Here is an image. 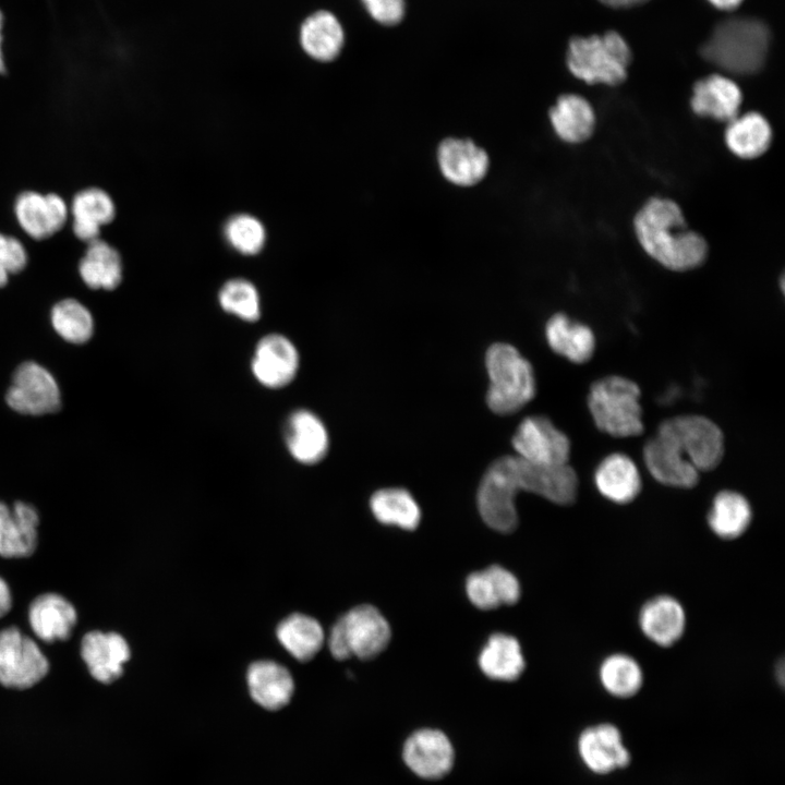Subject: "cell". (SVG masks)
Listing matches in <instances>:
<instances>
[{
  "label": "cell",
  "mask_w": 785,
  "mask_h": 785,
  "mask_svg": "<svg viewBox=\"0 0 785 785\" xmlns=\"http://www.w3.org/2000/svg\"><path fill=\"white\" fill-rule=\"evenodd\" d=\"M654 435L676 459L700 473L714 470L724 457V434L704 415L681 414L666 419Z\"/></svg>",
  "instance_id": "5"
},
{
  "label": "cell",
  "mask_w": 785,
  "mask_h": 785,
  "mask_svg": "<svg viewBox=\"0 0 785 785\" xmlns=\"http://www.w3.org/2000/svg\"><path fill=\"white\" fill-rule=\"evenodd\" d=\"M752 507L745 495L733 490L720 491L712 499L706 520L720 539L732 541L741 536L752 521Z\"/></svg>",
  "instance_id": "29"
},
{
  "label": "cell",
  "mask_w": 785,
  "mask_h": 785,
  "mask_svg": "<svg viewBox=\"0 0 785 785\" xmlns=\"http://www.w3.org/2000/svg\"><path fill=\"white\" fill-rule=\"evenodd\" d=\"M290 456L302 464H316L328 452L329 436L324 422L307 409L291 412L283 430Z\"/></svg>",
  "instance_id": "18"
},
{
  "label": "cell",
  "mask_w": 785,
  "mask_h": 785,
  "mask_svg": "<svg viewBox=\"0 0 785 785\" xmlns=\"http://www.w3.org/2000/svg\"><path fill=\"white\" fill-rule=\"evenodd\" d=\"M80 653L90 676L105 685L122 676L123 665L131 656L130 647L121 635L100 630H92L83 636Z\"/></svg>",
  "instance_id": "14"
},
{
  "label": "cell",
  "mask_w": 785,
  "mask_h": 785,
  "mask_svg": "<svg viewBox=\"0 0 785 785\" xmlns=\"http://www.w3.org/2000/svg\"><path fill=\"white\" fill-rule=\"evenodd\" d=\"M631 60L625 39L609 31L590 37H573L568 46L567 65L570 72L588 84L617 85L627 76Z\"/></svg>",
  "instance_id": "7"
},
{
  "label": "cell",
  "mask_w": 785,
  "mask_h": 785,
  "mask_svg": "<svg viewBox=\"0 0 785 785\" xmlns=\"http://www.w3.org/2000/svg\"><path fill=\"white\" fill-rule=\"evenodd\" d=\"M635 229L644 251L668 269L696 268L708 255L705 240L687 228L680 207L671 200H649L635 218Z\"/></svg>",
  "instance_id": "2"
},
{
  "label": "cell",
  "mask_w": 785,
  "mask_h": 785,
  "mask_svg": "<svg viewBox=\"0 0 785 785\" xmlns=\"http://www.w3.org/2000/svg\"><path fill=\"white\" fill-rule=\"evenodd\" d=\"M436 161L442 176L462 188L480 183L490 169L488 154L471 138H444L437 146Z\"/></svg>",
  "instance_id": "13"
},
{
  "label": "cell",
  "mask_w": 785,
  "mask_h": 785,
  "mask_svg": "<svg viewBox=\"0 0 785 785\" xmlns=\"http://www.w3.org/2000/svg\"><path fill=\"white\" fill-rule=\"evenodd\" d=\"M224 235L227 243L243 255L259 253L266 241L264 225L259 219L249 214H238L230 217L224 227Z\"/></svg>",
  "instance_id": "40"
},
{
  "label": "cell",
  "mask_w": 785,
  "mask_h": 785,
  "mask_svg": "<svg viewBox=\"0 0 785 785\" xmlns=\"http://www.w3.org/2000/svg\"><path fill=\"white\" fill-rule=\"evenodd\" d=\"M579 479L572 467L542 466L518 456L496 459L484 473L478 490V508L492 529L509 533L518 524L515 497L524 491L554 504L567 506L578 496Z\"/></svg>",
  "instance_id": "1"
},
{
  "label": "cell",
  "mask_w": 785,
  "mask_h": 785,
  "mask_svg": "<svg viewBox=\"0 0 785 785\" xmlns=\"http://www.w3.org/2000/svg\"><path fill=\"white\" fill-rule=\"evenodd\" d=\"M2 20H3V17H2V14H1V12H0V73H4V72H5V64H4V59H3V53H2V47H1V46H2V34H1Z\"/></svg>",
  "instance_id": "46"
},
{
  "label": "cell",
  "mask_w": 785,
  "mask_h": 785,
  "mask_svg": "<svg viewBox=\"0 0 785 785\" xmlns=\"http://www.w3.org/2000/svg\"><path fill=\"white\" fill-rule=\"evenodd\" d=\"M14 213L21 228L33 239L49 238L62 229L69 210L63 198L57 194L34 191L21 193L14 204Z\"/></svg>",
  "instance_id": "15"
},
{
  "label": "cell",
  "mask_w": 785,
  "mask_h": 785,
  "mask_svg": "<svg viewBox=\"0 0 785 785\" xmlns=\"http://www.w3.org/2000/svg\"><path fill=\"white\" fill-rule=\"evenodd\" d=\"M27 252L20 240L0 233V287L7 285L9 276L25 268Z\"/></svg>",
  "instance_id": "41"
},
{
  "label": "cell",
  "mask_w": 785,
  "mask_h": 785,
  "mask_svg": "<svg viewBox=\"0 0 785 785\" xmlns=\"http://www.w3.org/2000/svg\"><path fill=\"white\" fill-rule=\"evenodd\" d=\"M299 41L312 59L328 62L336 59L345 43V33L338 19L329 11L319 10L302 22Z\"/></svg>",
  "instance_id": "27"
},
{
  "label": "cell",
  "mask_w": 785,
  "mask_h": 785,
  "mask_svg": "<svg viewBox=\"0 0 785 785\" xmlns=\"http://www.w3.org/2000/svg\"><path fill=\"white\" fill-rule=\"evenodd\" d=\"M299 367V351L288 337L273 333L256 343L251 371L262 386L269 389L286 387L295 378Z\"/></svg>",
  "instance_id": "12"
},
{
  "label": "cell",
  "mask_w": 785,
  "mask_h": 785,
  "mask_svg": "<svg viewBox=\"0 0 785 785\" xmlns=\"http://www.w3.org/2000/svg\"><path fill=\"white\" fill-rule=\"evenodd\" d=\"M12 606V595L8 583L0 577V618L5 616Z\"/></svg>",
  "instance_id": "43"
},
{
  "label": "cell",
  "mask_w": 785,
  "mask_h": 785,
  "mask_svg": "<svg viewBox=\"0 0 785 785\" xmlns=\"http://www.w3.org/2000/svg\"><path fill=\"white\" fill-rule=\"evenodd\" d=\"M599 680L603 689L616 698H630L643 685V671L638 661L626 653H613L600 664Z\"/></svg>",
  "instance_id": "37"
},
{
  "label": "cell",
  "mask_w": 785,
  "mask_h": 785,
  "mask_svg": "<svg viewBox=\"0 0 785 785\" xmlns=\"http://www.w3.org/2000/svg\"><path fill=\"white\" fill-rule=\"evenodd\" d=\"M741 100V92L735 82L712 74L695 84L690 104L699 116L730 121L737 116Z\"/></svg>",
  "instance_id": "25"
},
{
  "label": "cell",
  "mask_w": 785,
  "mask_h": 785,
  "mask_svg": "<svg viewBox=\"0 0 785 785\" xmlns=\"http://www.w3.org/2000/svg\"><path fill=\"white\" fill-rule=\"evenodd\" d=\"M48 672L49 661L32 638L15 626L0 630V684L3 687L32 688Z\"/></svg>",
  "instance_id": "9"
},
{
  "label": "cell",
  "mask_w": 785,
  "mask_h": 785,
  "mask_svg": "<svg viewBox=\"0 0 785 785\" xmlns=\"http://www.w3.org/2000/svg\"><path fill=\"white\" fill-rule=\"evenodd\" d=\"M600 1L612 8H629V7H633V5L643 3L648 0H600Z\"/></svg>",
  "instance_id": "44"
},
{
  "label": "cell",
  "mask_w": 785,
  "mask_h": 785,
  "mask_svg": "<svg viewBox=\"0 0 785 785\" xmlns=\"http://www.w3.org/2000/svg\"><path fill=\"white\" fill-rule=\"evenodd\" d=\"M545 337L555 353L576 364L587 363L595 352L596 339L591 327L564 313H556L547 321Z\"/></svg>",
  "instance_id": "23"
},
{
  "label": "cell",
  "mask_w": 785,
  "mask_h": 785,
  "mask_svg": "<svg viewBox=\"0 0 785 785\" xmlns=\"http://www.w3.org/2000/svg\"><path fill=\"white\" fill-rule=\"evenodd\" d=\"M391 630L381 612L369 604L353 607L330 630L328 648L337 660L375 657L388 645Z\"/></svg>",
  "instance_id": "8"
},
{
  "label": "cell",
  "mask_w": 785,
  "mask_h": 785,
  "mask_svg": "<svg viewBox=\"0 0 785 785\" xmlns=\"http://www.w3.org/2000/svg\"><path fill=\"white\" fill-rule=\"evenodd\" d=\"M403 759L419 776L437 778L450 770L454 750L444 733L426 728L413 733L407 739Z\"/></svg>",
  "instance_id": "19"
},
{
  "label": "cell",
  "mask_w": 785,
  "mask_h": 785,
  "mask_svg": "<svg viewBox=\"0 0 785 785\" xmlns=\"http://www.w3.org/2000/svg\"><path fill=\"white\" fill-rule=\"evenodd\" d=\"M485 365L490 377L486 402L494 413H515L533 399L532 365L515 347L504 342L492 345L486 351Z\"/></svg>",
  "instance_id": "6"
},
{
  "label": "cell",
  "mask_w": 785,
  "mask_h": 785,
  "mask_svg": "<svg viewBox=\"0 0 785 785\" xmlns=\"http://www.w3.org/2000/svg\"><path fill=\"white\" fill-rule=\"evenodd\" d=\"M714 7L721 10H733L738 7L742 0H708Z\"/></svg>",
  "instance_id": "45"
},
{
  "label": "cell",
  "mask_w": 785,
  "mask_h": 785,
  "mask_svg": "<svg viewBox=\"0 0 785 785\" xmlns=\"http://www.w3.org/2000/svg\"><path fill=\"white\" fill-rule=\"evenodd\" d=\"M466 591L471 603L484 611L503 604H515L520 597V584L516 576L497 565L471 573L466 582Z\"/></svg>",
  "instance_id": "26"
},
{
  "label": "cell",
  "mask_w": 785,
  "mask_h": 785,
  "mask_svg": "<svg viewBox=\"0 0 785 785\" xmlns=\"http://www.w3.org/2000/svg\"><path fill=\"white\" fill-rule=\"evenodd\" d=\"M479 665L492 679H517L524 669V659L518 640L505 633L491 636L480 653Z\"/></svg>",
  "instance_id": "33"
},
{
  "label": "cell",
  "mask_w": 785,
  "mask_h": 785,
  "mask_svg": "<svg viewBox=\"0 0 785 785\" xmlns=\"http://www.w3.org/2000/svg\"><path fill=\"white\" fill-rule=\"evenodd\" d=\"M369 14L378 23L392 25L404 14L403 0H361Z\"/></svg>",
  "instance_id": "42"
},
{
  "label": "cell",
  "mask_w": 785,
  "mask_h": 785,
  "mask_svg": "<svg viewBox=\"0 0 785 785\" xmlns=\"http://www.w3.org/2000/svg\"><path fill=\"white\" fill-rule=\"evenodd\" d=\"M246 680L252 699L266 710L282 709L292 698V676L285 666L276 662H254L247 669Z\"/></svg>",
  "instance_id": "24"
},
{
  "label": "cell",
  "mask_w": 785,
  "mask_h": 785,
  "mask_svg": "<svg viewBox=\"0 0 785 785\" xmlns=\"http://www.w3.org/2000/svg\"><path fill=\"white\" fill-rule=\"evenodd\" d=\"M218 302L227 314L247 323L258 321L262 314L258 290L244 278L226 281L218 292Z\"/></svg>",
  "instance_id": "38"
},
{
  "label": "cell",
  "mask_w": 785,
  "mask_h": 785,
  "mask_svg": "<svg viewBox=\"0 0 785 785\" xmlns=\"http://www.w3.org/2000/svg\"><path fill=\"white\" fill-rule=\"evenodd\" d=\"M370 507L374 517L384 524L413 530L420 523V507L404 488L391 487L375 492L370 499Z\"/></svg>",
  "instance_id": "36"
},
{
  "label": "cell",
  "mask_w": 785,
  "mask_h": 785,
  "mask_svg": "<svg viewBox=\"0 0 785 785\" xmlns=\"http://www.w3.org/2000/svg\"><path fill=\"white\" fill-rule=\"evenodd\" d=\"M594 485L607 500L626 505L635 500L642 490V478L635 461L624 452L604 457L595 468Z\"/></svg>",
  "instance_id": "21"
},
{
  "label": "cell",
  "mask_w": 785,
  "mask_h": 785,
  "mask_svg": "<svg viewBox=\"0 0 785 785\" xmlns=\"http://www.w3.org/2000/svg\"><path fill=\"white\" fill-rule=\"evenodd\" d=\"M5 401L14 411L41 415L59 410L61 394L52 374L36 362H24L13 374Z\"/></svg>",
  "instance_id": "10"
},
{
  "label": "cell",
  "mask_w": 785,
  "mask_h": 785,
  "mask_svg": "<svg viewBox=\"0 0 785 785\" xmlns=\"http://www.w3.org/2000/svg\"><path fill=\"white\" fill-rule=\"evenodd\" d=\"M640 399L641 389L636 382L620 375H607L591 384L587 406L597 430L626 438L639 436L644 431Z\"/></svg>",
  "instance_id": "4"
},
{
  "label": "cell",
  "mask_w": 785,
  "mask_h": 785,
  "mask_svg": "<svg viewBox=\"0 0 785 785\" xmlns=\"http://www.w3.org/2000/svg\"><path fill=\"white\" fill-rule=\"evenodd\" d=\"M728 122L725 142L735 155L741 158H756L766 152L772 140V130L762 114L748 112L740 117L736 116Z\"/></svg>",
  "instance_id": "34"
},
{
  "label": "cell",
  "mask_w": 785,
  "mask_h": 785,
  "mask_svg": "<svg viewBox=\"0 0 785 785\" xmlns=\"http://www.w3.org/2000/svg\"><path fill=\"white\" fill-rule=\"evenodd\" d=\"M642 456L648 472L662 485L692 488L699 483L700 472L677 460L655 435L645 442Z\"/></svg>",
  "instance_id": "32"
},
{
  "label": "cell",
  "mask_w": 785,
  "mask_h": 785,
  "mask_svg": "<svg viewBox=\"0 0 785 785\" xmlns=\"http://www.w3.org/2000/svg\"><path fill=\"white\" fill-rule=\"evenodd\" d=\"M50 317L55 330L69 342L83 343L93 335L90 312L74 299H64L55 304Z\"/></svg>",
  "instance_id": "39"
},
{
  "label": "cell",
  "mask_w": 785,
  "mask_h": 785,
  "mask_svg": "<svg viewBox=\"0 0 785 785\" xmlns=\"http://www.w3.org/2000/svg\"><path fill=\"white\" fill-rule=\"evenodd\" d=\"M71 214L75 237L89 243L99 239L100 228L113 220L116 206L107 192L89 188L73 197Z\"/></svg>",
  "instance_id": "28"
},
{
  "label": "cell",
  "mask_w": 785,
  "mask_h": 785,
  "mask_svg": "<svg viewBox=\"0 0 785 785\" xmlns=\"http://www.w3.org/2000/svg\"><path fill=\"white\" fill-rule=\"evenodd\" d=\"M578 749L584 764L599 774L625 768L630 760L619 729L609 723L585 728L579 737Z\"/></svg>",
  "instance_id": "20"
},
{
  "label": "cell",
  "mask_w": 785,
  "mask_h": 785,
  "mask_svg": "<svg viewBox=\"0 0 785 785\" xmlns=\"http://www.w3.org/2000/svg\"><path fill=\"white\" fill-rule=\"evenodd\" d=\"M517 456L542 466L567 464L571 444L568 436L544 415L526 418L512 436Z\"/></svg>",
  "instance_id": "11"
},
{
  "label": "cell",
  "mask_w": 785,
  "mask_h": 785,
  "mask_svg": "<svg viewBox=\"0 0 785 785\" xmlns=\"http://www.w3.org/2000/svg\"><path fill=\"white\" fill-rule=\"evenodd\" d=\"M277 638L294 659L306 662L321 650L324 631L315 618L295 613L278 625Z\"/></svg>",
  "instance_id": "35"
},
{
  "label": "cell",
  "mask_w": 785,
  "mask_h": 785,
  "mask_svg": "<svg viewBox=\"0 0 785 785\" xmlns=\"http://www.w3.org/2000/svg\"><path fill=\"white\" fill-rule=\"evenodd\" d=\"M769 45L770 32L762 21L732 17L714 27L700 52L706 61L725 71L747 75L762 68Z\"/></svg>",
  "instance_id": "3"
},
{
  "label": "cell",
  "mask_w": 785,
  "mask_h": 785,
  "mask_svg": "<svg viewBox=\"0 0 785 785\" xmlns=\"http://www.w3.org/2000/svg\"><path fill=\"white\" fill-rule=\"evenodd\" d=\"M76 621L75 607L61 594L43 593L29 604V626L36 637L47 643L68 640Z\"/></svg>",
  "instance_id": "22"
},
{
  "label": "cell",
  "mask_w": 785,
  "mask_h": 785,
  "mask_svg": "<svg viewBox=\"0 0 785 785\" xmlns=\"http://www.w3.org/2000/svg\"><path fill=\"white\" fill-rule=\"evenodd\" d=\"M550 120L556 135L567 143L588 140L594 130L595 114L591 105L575 94L561 95L550 110Z\"/></svg>",
  "instance_id": "30"
},
{
  "label": "cell",
  "mask_w": 785,
  "mask_h": 785,
  "mask_svg": "<svg viewBox=\"0 0 785 785\" xmlns=\"http://www.w3.org/2000/svg\"><path fill=\"white\" fill-rule=\"evenodd\" d=\"M78 264L82 280L92 289H116L122 280V259L109 243L96 239L87 243Z\"/></svg>",
  "instance_id": "31"
},
{
  "label": "cell",
  "mask_w": 785,
  "mask_h": 785,
  "mask_svg": "<svg viewBox=\"0 0 785 785\" xmlns=\"http://www.w3.org/2000/svg\"><path fill=\"white\" fill-rule=\"evenodd\" d=\"M37 509L25 502L12 507L0 500V556L25 558L34 554L38 543Z\"/></svg>",
  "instance_id": "17"
},
{
  "label": "cell",
  "mask_w": 785,
  "mask_h": 785,
  "mask_svg": "<svg viewBox=\"0 0 785 785\" xmlns=\"http://www.w3.org/2000/svg\"><path fill=\"white\" fill-rule=\"evenodd\" d=\"M638 625L649 641L668 648L684 636L687 616L683 604L676 597L660 594L649 599L640 607Z\"/></svg>",
  "instance_id": "16"
}]
</instances>
